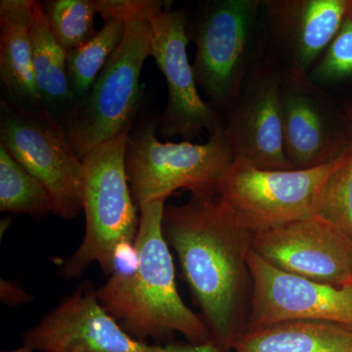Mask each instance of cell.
<instances>
[{"mask_svg":"<svg viewBox=\"0 0 352 352\" xmlns=\"http://www.w3.org/2000/svg\"><path fill=\"white\" fill-rule=\"evenodd\" d=\"M34 349H31V347L24 346L22 347H19V349H14V351H3V352H34Z\"/></svg>","mask_w":352,"mask_h":352,"instance_id":"27","label":"cell"},{"mask_svg":"<svg viewBox=\"0 0 352 352\" xmlns=\"http://www.w3.org/2000/svg\"><path fill=\"white\" fill-rule=\"evenodd\" d=\"M129 133L98 146L82 159L87 227L82 244L60 270L65 279L80 276L94 263H99L103 272L111 275L118 248L135 244L140 217L126 173Z\"/></svg>","mask_w":352,"mask_h":352,"instance_id":"5","label":"cell"},{"mask_svg":"<svg viewBox=\"0 0 352 352\" xmlns=\"http://www.w3.org/2000/svg\"><path fill=\"white\" fill-rule=\"evenodd\" d=\"M164 201L141 208L135 240L138 267L127 275H111L97 289V298L126 332L141 342L168 340L178 333L189 344H214L203 318L178 293L175 264L163 231Z\"/></svg>","mask_w":352,"mask_h":352,"instance_id":"2","label":"cell"},{"mask_svg":"<svg viewBox=\"0 0 352 352\" xmlns=\"http://www.w3.org/2000/svg\"><path fill=\"white\" fill-rule=\"evenodd\" d=\"M32 0L0 1V78L9 101L43 109L32 68Z\"/></svg>","mask_w":352,"mask_h":352,"instance_id":"16","label":"cell"},{"mask_svg":"<svg viewBox=\"0 0 352 352\" xmlns=\"http://www.w3.org/2000/svg\"><path fill=\"white\" fill-rule=\"evenodd\" d=\"M126 30V21L109 18L104 20L103 27L91 41L68 53L69 87L78 103L89 94L95 80L119 48Z\"/></svg>","mask_w":352,"mask_h":352,"instance_id":"19","label":"cell"},{"mask_svg":"<svg viewBox=\"0 0 352 352\" xmlns=\"http://www.w3.org/2000/svg\"><path fill=\"white\" fill-rule=\"evenodd\" d=\"M31 41L32 68L41 107L66 126L73 118L78 102L69 87L68 53L51 31L41 1H34Z\"/></svg>","mask_w":352,"mask_h":352,"instance_id":"17","label":"cell"},{"mask_svg":"<svg viewBox=\"0 0 352 352\" xmlns=\"http://www.w3.org/2000/svg\"><path fill=\"white\" fill-rule=\"evenodd\" d=\"M284 151L295 170L332 163L352 149V113L309 76H283L280 88Z\"/></svg>","mask_w":352,"mask_h":352,"instance_id":"11","label":"cell"},{"mask_svg":"<svg viewBox=\"0 0 352 352\" xmlns=\"http://www.w3.org/2000/svg\"><path fill=\"white\" fill-rule=\"evenodd\" d=\"M51 31L67 53L94 38V0H50L43 2Z\"/></svg>","mask_w":352,"mask_h":352,"instance_id":"21","label":"cell"},{"mask_svg":"<svg viewBox=\"0 0 352 352\" xmlns=\"http://www.w3.org/2000/svg\"><path fill=\"white\" fill-rule=\"evenodd\" d=\"M0 145L47 190L53 214L78 217L83 210L85 168L66 129L43 109L0 101Z\"/></svg>","mask_w":352,"mask_h":352,"instance_id":"7","label":"cell"},{"mask_svg":"<svg viewBox=\"0 0 352 352\" xmlns=\"http://www.w3.org/2000/svg\"><path fill=\"white\" fill-rule=\"evenodd\" d=\"M282 80L283 75L263 59L222 115L233 166L292 170L284 151Z\"/></svg>","mask_w":352,"mask_h":352,"instance_id":"14","label":"cell"},{"mask_svg":"<svg viewBox=\"0 0 352 352\" xmlns=\"http://www.w3.org/2000/svg\"><path fill=\"white\" fill-rule=\"evenodd\" d=\"M24 346L41 352H226L214 344H150L134 339L104 309L91 286H80L28 331Z\"/></svg>","mask_w":352,"mask_h":352,"instance_id":"9","label":"cell"},{"mask_svg":"<svg viewBox=\"0 0 352 352\" xmlns=\"http://www.w3.org/2000/svg\"><path fill=\"white\" fill-rule=\"evenodd\" d=\"M252 289L247 330L289 321L352 328V284L337 287L289 274L251 252Z\"/></svg>","mask_w":352,"mask_h":352,"instance_id":"13","label":"cell"},{"mask_svg":"<svg viewBox=\"0 0 352 352\" xmlns=\"http://www.w3.org/2000/svg\"><path fill=\"white\" fill-rule=\"evenodd\" d=\"M0 298L2 302L11 307L24 305L32 300L31 295L20 287V285L3 279L0 281Z\"/></svg>","mask_w":352,"mask_h":352,"instance_id":"25","label":"cell"},{"mask_svg":"<svg viewBox=\"0 0 352 352\" xmlns=\"http://www.w3.org/2000/svg\"><path fill=\"white\" fill-rule=\"evenodd\" d=\"M252 251L289 274L352 284V241L318 215L254 233Z\"/></svg>","mask_w":352,"mask_h":352,"instance_id":"15","label":"cell"},{"mask_svg":"<svg viewBox=\"0 0 352 352\" xmlns=\"http://www.w3.org/2000/svg\"><path fill=\"white\" fill-rule=\"evenodd\" d=\"M308 76L323 89L352 76L351 19L344 20L339 32Z\"/></svg>","mask_w":352,"mask_h":352,"instance_id":"23","label":"cell"},{"mask_svg":"<svg viewBox=\"0 0 352 352\" xmlns=\"http://www.w3.org/2000/svg\"><path fill=\"white\" fill-rule=\"evenodd\" d=\"M317 215L352 241V149L326 183Z\"/></svg>","mask_w":352,"mask_h":352,"instance_id":"22","label":"cell"},{"mask_svg":"<svg viewBox=\"0 0 352 352\" xmlns=\"http://www.w3.org/2000/svg\"><path fill=\"white\" fill-rule=\"evenodd\" d=\"M151 41L149 21H126L119 48L65 126L82 161L95 148L131 131L140 105L141 72L151 56Z\"/></svg>","mask_w":352,"mask_h":352,"instance_id":"6","label":"cell"},{"mask_svg":"<svg viewBox=\"0 0 352 352\" xmlns=\"http://www.w3.org/2000/svg\"><path fill=\"white\" fill-rule=\"evenodd\" d=\"M157 119L141 120L126 139L127 178L138 210L151 201L166 200L179 189L194 195H219L234 163L224 124L210 134L205 144L162 142L157 138Z\"/></svg>","mask_w":352,"mask_h":352,"instance_id":"4","label":"cell"},{"mask_svg":"<svg viewBox=\"0 0 352 352\" xmlns=\"http://www.w3.org/2000/svg\"><path fill=\"white\" fill-rule=\"evenodd\" d=\"M171 3L149 21L151 56L166 78L168 92L166 109L157 119V132L164 139L182 138L192 142L204 132L214 133L223 124V118L201 98L187 54V11L175 10Z\"/></svg>","mask_w":352,"mask_h":352,"instance_id":"10","label":"cell"},{"mask_svg":"<svg viewBox=\"0 0 352 352\" xmlns=\"http://www.w3.org/2000/svg\"><path fill=\"white\" fill-rule=\"evenodd\" d=\"M351 113H352V108H351Z\"/></svg>","mask_w":352,"mask_h":352,"instance_id":"28","label":"cell"},{"mask_svg":"<svg viewBox=\"0 0 352 352\" xmlns=\"http://www.w3.org/2000/svg\"><path fill=\"white\" fill-rule=\"evenodd\" d=\"M97 13L103 20L120 18L126 21H150L170 1L161 0H94Z\"/></svg>","mask_w":352,"mask_h":352,"instance_id":"24","label":"cell"},{"mask_svg":"<svg viewBox=\"0 0 352 352\" xmlns=\"http://www.w3.org/2000/svg\"><path fill=\"white\" fill-rule=\"evenodd\" d=\"M235 352H352V328L321 321H289L247 330Z\"/></svg>","mask_w":352,"mask_h":352,"instance_id":"18","label":"cell"},{"mask_svg":"<svg viewBox=\"0 0 352 352\" xmlns=\"http://www.w3.org/2000/svg\"><path fill=\"white\" fill-rule=\"evenodd\" d=\"M346 0H261L264 60L308 76L346 19Z\"/></svg>","mask_w":352,"mask_h":352,"instance_id":"12","label":"cell"},{"mask_svg":"<svg viewBox=\"0 0 352 352\" xmlns=\"http://www.w3.org/2000/svg\"><path fill=\"white\" fill-rule=\"evenodd\" d=\"M347 153L307 170H261L233 166L220 185L219 200L252 233L316 217L329 178Z\"/></svg>","mask_w":352,"mask_h":352,"instance_id":"8","label":"cell"},{"mask_svg":"<svg viewBox=\"0 0 352 352\" xmlns=\"http://www.w3.org/2000/svg\"><path fill=\"white\" fill-rule=\"evenodd\" d=\"M199 89L220 115L264 59L261 0H208L187 27Z\"/></svg>","mask_w":352,"mask_h":352,"instance_id":"3","label":"cell"},{"mask_svg":"<svg viewBox=\"0 0 352 352\" xmlns=\"http://www.w3.org/2000/svg\"><path fill=\"white\" fill-rule=\"evenodd\" d=\"M164 238L175 249L212 342L226 352L247 331L254 233L241 226L219 197L191 194L164 207Z\"/></svg>","mask_w":352,"mask_h":352,"instance_id":"1","label":"cell"},{"mask_svg":"<svg viewBox=\"0 0 352 352\" xmlns=\"http://www.w3.org/2000/svg\"><path fill=\"white\" fill-rule=\"evenodd\" d=\"M0 210L44 217L53 214L47 190L0 145Z\"/></svg>","mask_w":352,"mask_h":352,"instance_id":"20","label":"cell"},{"mask_svg":"<svg viewBox=\"0 0 352 352\" xmlns=\"http://www.w3.org/2000/svg\"><path fill=\"white\" fill-rule=\"evenodd\" d=\"M346 18L352 20V0H346Z\"/></svg>","mask_w":352,"mask_h":352,"instance_id":"26","label":"cell"}]
</instances>
